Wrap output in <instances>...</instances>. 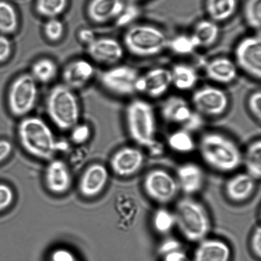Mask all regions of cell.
I'll list each match as a JSON object with an SVG mask.
<instances>
[{
  "mask_svg": "<svg viewBox=\"0 0 261 261\" xmlns=\"http://www.w3.org/2000/svg\"><path fill=\"white\" fill-rule=\"evenodd\" d=\"M196 150L204 165L215 172L230 175L242 167V147L222 130H206L202 133L197 140Z\"/></svg>",
  "mask_w": 261,
  "mask_h": 261,
  "instance_id": "6da1fadb",
  "label": "cell"
},
{
  "mask_svg": "<svg viewBox=\"0 0 261 261\" xmlns=\"http://www.w3.org/2000/svg\"><path fill=\"white\" fill-rule=\"evenodd\" d=\"M176 229L186 241L197 244L210 236L212 221L208 208L195 196H183L173 209Z\"/></svg>",
  "mask_w": 261,
  "mask_h": 261,
  "instance_id": "7a4b0ae2",
  "label": "cell"
},
{
  "mask_svg": "<svg viewBox=\"0 0 261 261\" xmlns=\"http://www.w3.org/2000/svg\"><path fill=\"white\" fill-rule=\"evenodd\" d=\"M170 36L160 25L148 22H136L126 28L122 43L126 53L133 58L158 57L168 50Z\"/></svg>",
  "mask_w": 261,
  "mask_h": 261,
  "instance_id": "3957f363",
  "label": "cell"
},
{
  "mask_svg": "<svg viewBox=\"0 0 261 261\" xmlns=\"http://www.w3.org/2000/svg\"><path fill=\"white\" fill-rule=\"evenodd\" d=\"M124 124L133 144L147 148L158 141V115L151 101L133 97L126 105Z\"/></svg>",
  "mask_w": 261,
  "mask_h": 261,
  "instance_id": "277c9868",
  "label": "cell"
},
{
  "mask_svg": "<svg viewBox=\"0 0 261 261\" xmlns=\"http://www.w3.org/2000/svg\"><path fill=\"white\" fill-rule=\"evenodd\" d=\"M18 140L22 149L37 160L48 161L58 151V140L44 120L25 117L17 126Z\"/></svg>",
  "mask_w": 261,
  "mask_h": 261,
  "instance_id": "5b68a950",
  "label": "cell"
},
{
  "mask_svg": "<svg viewBox=\"0 0 261 261\" xmlns=\"http://www.w3.org/2000/svg\"><path fill=\"white\" fill-rule=\"evenodd\" d=\"M80 107L74 90L63 84L54 87L46 101L48 116L58 129L63 130H70L79 123Z\"/></svg>",
  "mask_w": 261,
  "mask_h": 261,
  "instance_id": "8992f818",
  "label": "cell"
},
{
  "mask_svg": "<svg viewBox=\"0 0 261 261\" xmlns=\"http://www.w3.org/2000/svg\"><path fill=\"white\" fill-rule=\"evenodd\" d=\"M141 187L145 196L159 206L175 203L181 194L175 174L162 167L146 171Z\"/></svg>",
  "mask_w": 261,
  "mask_h": 261,
  "instance_id": "52a82bcc",
  "label": "cell"
},
{
  "mask_svg": "<svg viewBox=\"0 0 261 261\" xmlns=\"http://www.w3.org/2000/svg\"><path fill=\"white\" fill-rule=\"evenodd\" d=\"M191 93L189 100L204 120L222 118L231 109V96L224 87L208 83L197 87Z\"/></svg>",
  "mask_w": 261,
  "mask_h": 261,
  "instance_id": "ba28073f",
  "label": "cell"
},
{
  "mask_svg": "<svg viewBox=\"0 0 261 261\" xmlns=\"http://www.w3.org/2000/svg\"><path fill=\"white\" fill-rule=\"evenodd\" d=\"M159 112L165 123L192 133L200 128L204 121L194 111L190 100L180 94H168L162 99Z\"/></svg>",
  "mask_w": 261,
  "mask_h": 261,
  "instance_id": "9c48e42d",
  "label": "cell"
},
{
  "mask_svg": "<svg viewBox=\"0 0 261 261\" xmlns=\"http://www.w3.org/2000/svg\"><path fill=\"white\" fill-rule=\"evenodd\" d=\"M232 59L240 72L252 80L261 79L260 33L252 32L242 37L235 44Z\"/></svg>",
  "mask_w": 261,
  "mask_h": 261,
  "instance_id": "30bf717a",
  "label": "cell"
},
{
  "mask_svg": "<svg viewBox=\"0 0 261 261\" xmlns=\"http://www.w3.org/2000/svg\"><path fill=\"white\" fill-rule=\"evenodd\" d=\"M37 83L30 73L22 74L12 82L8 105L13 116L25 117L34 109L38 96Z\"/></svg>",
  "mask_w": 261,
  "mask_h": 261,
  "instance_id": "8fae6325",
  "label": "cell"
},
{
  "mask_svg": "<svg viewBox=\"0 0 261 261\" xmlns=\"http://www.w3.org/2000/svg\"><path fill=\"white\" fill-rule=\"evenodd\" d=\"M140 73L134 66L117 64L101 73L100 83L112 95L130 99L137 95L135 86Z\"/></svg>",
  "mask_w": 261,
  "mask_h": 261,
  "instance_id": "7c38bea8",
  "label": "cell"
},
{
  "mask_svg": "<svg viewBox=\"0 0 261 261\" xmlns=\"http://www.w3.org/2000/svg\"><path fill=\"white\" fill-rule=\"evenodd\" d=\"M171 88L170 69L162 66L140 72L135 86L137 95L150 101L163 99Z\"/></svg>",
  "mask_w": 261,
  "mask_h": 261,
  "instance_id": "4fadbf2b",
  "label": "cell"
},
{
  "mask_svg": "<svg viewBox=\"0 0 261 261\" xmlns=\"http://www.w3.org/2000/svg\"><path fill=\"white\" fill-rule=\"evenodd\" d=\"M142 148L136 145H125L112 155L109 166L115 175L128 178L142 171L146 161Z\"/></svg>",
  "mask_w": 261,
  "mask_h": 261,
  "instance_id": "5bb4252c",
  "label": "cell"
},
{
  "mask_svg": "<svg viewBox=\"0 0 261 261\" xmlns=\"http://www.w3.org/2000/svg\"><path fill=\"white\" fill-rule=\"evenodd\" d=\"M258 181L245 171L230 174L223 186L225 198L230 203L242 204L250 200L257 189Z\"/></svg>",
  "mask_w": 261,
  "mask_h": 261,
  "instance_id": "9a60e30c",
  "label": "cell"
},
{
  "mask_svg": "<svg viewBox=\"0 0 261 261\" xmlns=\"http://www.w3.org/2000/svg\"><path fill=\"white\" fill-rule=\"evenodd\" d=\"M174 174L183 196H195L205 186V170L203 166L195 161H186L180 164Z\"/></svg>",
  "mask_w": 261,
  "mask_h": 261,
  "instance_id": "2e32d148",
  "label": "cell"
},
{
  "mask_svg": "<svg viewBox=\"0 0 261 261\" xmlns=\"http://www.w3.org/2000/svg\"><path fill=\"white\" fill-rule=\"evenodd\" d=\"M203 72L210 83L224 88L235 83L240 73L233 59L225 55L215 56L206 61Z\"/></svg>",
  "mask_w": 261,
  "mask_h": 261,
  "instance_id": "e0dca14e",
  "label": "cell"
},
{
  "mask_svg": "<svg viewBox=\"0 0 261 261\" xmlns=\"http://www.w3.org/2000/svg\"><path fill=\"white\" fill-rule=\"evenodd\" d=\"M109 178V169L106 165L99 163L92 164L82 173L79 181V192L86 199L95 198L105 191Z\"/></svg>",
  "mask_w": 261,
  "mask_h": 261,
  "instance_id": "ac0fdd59",
  "label": "cell"
},
{
  "mask_svg": "<svg viewBox=\"0 0 261 261\" xmlns=\"http://www.w3.org/2000/svg\"><path fill=\"white\" fill-rule=\"evenodd\" d=\"M87 46L92 60L111 66L121 63L126 53L122 42L112 37L96 38Z\"/></svg>",
  "mask_w": 261,
  "mask_h": 261,
  "instance_id": "d6986e66",
  "label": "cell"
},
{
  "mask_svg": "<svg viewBox=\"0 0 261 261\" xmlns=\"http://www.w3.org/2000/svg\"><path fill=\"white\" fill-rule=\"evenodd\" d=\"M43 176L46 189L54 195H64L72 186L73 177L70 168L65 161L59 159L48 161Z\"/></svg>",
  "mask_w": 261,
  "mask_h": 261,
  "instance_id": "ffe728a7",
  "label": "cell"
},
{
  "mask_svg": "<svg viewBox=\"0 0 261 261\" xmlns=\"http://www.w3.org/2000/svg\"><path fill=\"white\" fill-rule=\"evenodd\" d=\"M231 247L226 240L208 237L197 243L191 261H231Z\"/></svg>",
  "mask_w": 261,
  "mask_h": 261,
  "instance_id": "44dd1931",
  "label": "cell"
},
{
  "mask_svg": "<svg viewBox=\"0 0 261 261\" xmlns=\"http://www.w3.org/2000/svg\"><path fill=\"white\" fill-rule=\"evenodd\" d=\"M95 73L93 64L86 60H76L68 63L62 73L63 84L75 91L86 86Z\"/></svg>",
  "mask_w": 261,
  "mask_h": 261,
  "instance_id": "7402d4cb",
  "label": "cell"
},
{
  "mask_svg": "<svg viewBox=\"0 0 261 261\" xmlns=\"http://www.w3.org/2000/svg\"><path fill=\"white\" fill-rule=\"evenodd\" d=\"M172 88L180 93L193 92L198 86V69L186 61H179L170 67Z\"/></svg>",
  "mask_w": 261,
  "mask_h": 261,
  "instance_id": "603a6c76",
  "label": "cell"
},
{
  "mask_svg": "<svg viewBox=\"0 0 261 261\" xmlns=\"http://www.w3.org/2000/svg\"><path fill=\"white\" fill-rule=\"evenodd\" d=\"M126 4L125 0H91L88 7V16L97 24L116 20Z\"/></svg>",
  "mask_w": 261,
  "mask_h": 261,
  "instance_id": "cb8c5ba5",
  "label": "cell"
},
{
  "mask_svg": "<svg viewBox=\"0 0 261 261\" xmlns=\"http://www.w3.org/2000/svg\"><path fill=\"white\" fill-rule=\"evenodd\" d=\"M199 49L214 47L221 39V25L204 17L196 22L191 31Z\"/></svg>",
  "mask_w": 261,
  "mask_h": 261,
  "instance_id": "d4e9b609",
  "label": "cell"
},
{
  "mask_svg": "<svg viewBox=\"0 0 261 261\" xmlns=\"http://www.w3.org/2000/svg\"><path fill=\"white\" fill-rule=\"evenodd\" d=\"M239 0H204L206 17L222 25L233 19L239 11Z\"/></svg>",
  "mask_w": 261,
  "mask_h": 261,
  "instance_id": "484cf974",
  "label": "cell"
},
{
  "mask_svg": "<svg viewBox=\"0 0 261 261\" xmlns=\"http://www.w3.org/2000/svg\"><path fill=\"white\" fill-rule=\"evenodd\" d=\"M166 145L175 153L188 155L196 150L197 140L193 133L178 127L169 133L166 138Z\"/></svg>",
  "mask_w": 261,
  "mask_h": 261,
  "instance_id": "4316f807",
  "label": "cell"
},
{
  "mask_svg": "<svg viewBox=\"0 0 261 261\" xmlns=\"http://www.w3.org/2000/svg\"><path fill=\"white\" fill-rule=\"evenodd\" d=\"M242 167L255 180L259 181L261 176V140L255 138L243 150Z\"/></svg>",
  "mask_w": 261,
  "mask_h": 261,
  "instance_id": "83f0119b",
  "label": "cell"
},
{
  "mask_svg": "<svg viewBox=\"0 0 261 261\" xmlns=\"http://www.w3.org/2000/svg\"><path fill=\"white\" fill-rule=\"evenodd\" d=\"M150 222L153 231L163 237L169 236L176 229L175 214L168 206H159L153 212Z\"/></svg>",
  "mask_w": 261,
  "mask_h": 261,
  "instance_id": "f1b7e54d",
  "label": "cell"
},
{
  "mask_svg": "<svg viewBox=\"0 0 261 261\" xmlns=\"http://www.w3.org/2000/svg\"><path fill=\"white\" fill-rule=\"evenodd\" d=\"M199 50L195 40L189 33H180L170 37L168 50L178 57H188Z\"/></svg>",
  "mask_w": 261,
  "mask_h": 261,
  "instance_id": "f546056e",
  "label": "cell"
},
{
  "mask_svg": "<svg viewBox=\"0 0 261 261\" xmlns=\"http://www.w3.org/2000/svg\"><path fill=\"white\" fill-rule=\"evenodd\" d=\"M240 9L245 25L252 32L260 33L261 0H244Z\"/></svg>",
  "mask_w": 261,
  "mask_h": 261,
  "instance_id": "4dcf8cb0",
  "label": "cell"
},
{
  "mask_svg": "<svg viewBox=\"0 0 261 261\" xmlns=\"http://www.w3.org/2000/svg\"><path fill=\"white\" fill-rule=\"evenodd\" d=\"M58 72L55 61L49 58H42L33 64L30 74L37 83L47 84L55 80Z\"/></svg>",
  "mask_w": 261,
  "mask_h": 261,
  "instance_id": "1f68e13d",
  "label": "cell"
},
{
  "mask_svg": "<svg viewBox=\"0 0 261 261\" xmlns=\"http://www.w3.org/2000/svg\"><path fill=\"white\" fill-rule=\"evenodd\" d=\"M19 27V18L16 10L9 2L0 1V33L13 34Z\"/></svg>",
  "mask_w": 261,
  "mask_h": 261,
  "instance_id": "d6a6232c",
  "label": "cell"
},
{
  "mask_svg": "<svg viewBox=\"0 0 261 261\" xmlns=\"http://www.w3.org/2000/svg\"><path fill=\"white\" fill-rule=\"evenodd\" d=\"M67 7L68 0H37L36 3L38 14L48 19L60 16Z\"/></svg>",
  "mask_w": 261,
  "mask_h": 261,
  "instance_id": "836d02e7",
  "label": "cell"
},
{
  "mask_svg": "<svg viewBox=\"0 0 261 261\" xmlns=\"http://www.w3.org/2000/svg\"><path fill=\"white\" fill-rule=\"evenodd\" d=\"M245 108L247 113L257 123L261 122V91L255 89L250 92L245 101Z\"/></svg>",
  "mask_w": 261,
  "mask_h": 261,
  "instance_id": "e575fe53",
  "label": "cell"
},
{
  "mask_svg": "<svg viewBox=\"0 0 261 261\" xmlns=\"http://www.w3.org/2000/svg\"><path fill=\"white\" fill-rule=\"evenodd\" d=\"M138 5L139 4L126 1L124 10L115 20L117 25L119 27H126L127 28L136 22L134 21L137 20L140 11Z\"/></svg>",
  "mask_w": 261,
  "mask_h": 261,
  "instance_id": "d590c367",
  "label": "cell"
},
{
  "mask_svg": "<svg viewBox=\"0 0 261 261\" xmlns=\"http://www.w3.org/2000/svg\"><path fill=\"white\" fill-rule=\"evenodd\" d=\"M45 37L51 42H58L65 33V25L58 18L48 19L43 27Z\"/></svg>",
  "mask_w": 261,
  "mask_h": 261,
  "instance_id": "8d00e7d4",
  "label": "cell"
},
{
  "mask_svg": "<svg viewBox=\"0 0 261 261\" xmlns=\"http://www.w3.org/2000/svg\"><path fill=\"white\" fill-rule=\"evenodd\" d=\"M70 130L71 140L76 145L84 144L91 137V129L88 124L78 123Z\"/></svg>",
  "mask_w": 261,
  "mask_h": 261,
  "instance_id": "74e56055",
  "label": "cell"
},
{
  "mask_svg": "<svg viewBox=\"0 0 261 261\" xmlns=\"http://www.w3.org/2000/svg\"><path fill=\"white\" fill-rule=\"evenodd\" d=\"M15 193L9 185L0 183V213L12 206L15 201Z\"/></svg>",
  "mask_w": 261,
  "mask_h": 261,
  "instance_id": "f35d334b",
  "label": "cell"
},
{
  "mask_svg": "<svg viewBox=\"0 0 261 261\" xmlns=\"http://www.w3.org/2000/svg\"><path fill=\"white\" fill-rule=\"evenodd\" d=\"M181 249L183 248L180 240L175 237H170L169 235V236L163 237V240L159 245L158 251L159 254L162 257L168 253Z\"/></svg>",
  "mask_w": 261,
  "mask_h": 261,
  "instance_id": "ab89813d",
  "label": "cell"
},
{
  "mask_svg": "<svg viewBox=\"0 0 261 261\" xmlns=\"http://www.w3.org/2000/svg\"><path fill=\"white\" fill-rule=\"evenodd\" d=\"M249 245L252 254L260 260L261 258V227L257 224L250 235Z\"/></svg>",
  "mask_w": 261,
  "mask_h": 261,
  "instance_id": "60d3db41",
  "label": "cell"
},
{
  "mask_svg": "<svg viewBox=\"0 0 261 261\" xmlns=\"http://www.w3.org/2000/svg\"><path fill=\"white\" fill-rule=\"evenodd\" d=\"M48 261H80L71 250L59 247L50 253Z\"/></svg>",
  "mask_w": 261,
  "mask_h": 261,
  "instance_id": "b9f144b4",
  "label": "cell"
},
{
  "mask_svg": "<svg viewBox=\"0 0 261 261\" xmlns=\"http://www.w3.org/2000/svg\"><path fill=\"white\" fill-rule=\"evenodd\" d=\"M12 53V45L9 38L5 35H0V63L9 60Z\"/></svg>",
  "mask_w": 261,
  "mask_h": 261,
  "instance_id": "7bdbcfd3",
  "label": "cell"
},
{
  "mask_svg": "<svg viewBox=\"0 0 261 261\" xmlns=\"http://www.w3.org/2000/svg\"><path fill=\"white\" fill-rule=\"evenodd\" d=\"M12 143L7 140H0V164L4 163L12 155Z\"/></svg>",
  "mask_w": 261,
  "mask_h": 261,
  "instance_id": "ee69618b",
  "label": "cell"
},
{
  "mask_svg": "<svg viewBox=\"0 0 261 261\" xmlns=\"http://www.w3.org/2000/svg\"><path fill=\"white\" fill-rule=\"evenodd\" d=\"M161 257L163 261H191L183 249L168 253Z\"/></svg>",
  "mask_w": 261,
  "mask_h": 261,
  "instance_id": "f6af8a7d",
  "label": "cell"
},
{
  "mask_svg": "<svg viewBox=\"0 0 261 261\" xmlns=\"http://www.w3.org/2000/svg\"><path fill=\"white\" fill-rule=\"evenodd\" d=\"M78 37L79 40L87 45L90 44L97 38L93 30L89 29V28H83L79 32Z\"/></svg>",
  "mask_w": 261,
  "mask_h": 261,
  "instance_id": "bcb514c9",
  "label": "cell"
},
{
  "mask_svg": "<svg viewBox=\"0 0 261 261\" xmlns=\"http://www.w3.org/2000/svg\"><path fill=\"white\" fill-rule=\"evenodd\" d=\"M147 1V0H127V2L135 3V4H140L141 3Z\"/></svg>",
  "mask_w": 261,
  "mask_h": 261,
  "instance_id": "7dc6e473",
  "label": "cell"
}]
</instances>
